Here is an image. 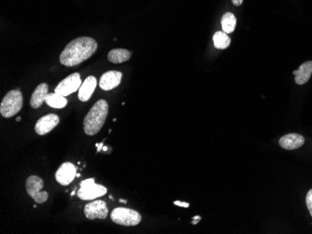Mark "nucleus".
Masks as SVG:
<instances>
[{
    "instance_id": "f257e3e1",
    "label": "nucleus",
    "mask_w": 312,
    "mask_h": 234,
    "mask_svg": "<svg viewBox=\"0 0 312 234\" xmlns=\"http://www.w3.org/2000/svg\"><path fill=\"white\" fill-rule=\"evenodd\" d=\"M97 50L96 41L89 37H81L70 41L60 54L63 66L76 67L89 59Z\"/></svg>"
},
{
    "instance_id": "f03ea898",
    "label": "nucleus",
    "mask_w": 312,
    "mask_h": 234,
    "mask_svg": "<svg viewBox=\"0 0 312 234\" xmlns=\"http://www.w3.org/2000/svg\"><path fill=\"white\" fill-rule=\"evenodd\" d=\"M109 113V104L104 99L97 101L83 121V130L87 135H95L103 127Z\"/></svg>"
},
{
    "instance_id": "7ed1b4c3",
    "label": "nucleus",
    "mask_w": 312,
    "mask_h": 234,
    "mask_svg": "<svg viewBox=\"0 0 312 234\" xmlns=\"http://www.w3.org/2000/svg\"><path fill=\"white\" fill-rule=\"evenodd\" d=\"M23 107V94L20 90L10 91L0 105V114L3 118H12L19 113Z\"/></svg>"
},
{
    "instance_id": "20e7f679",
    "label": "nucleus",
    "mask_w": 312,
    "mask_h": 234,
    "mask_svg": "<svg viewBox=\"0 0 312 234\" xmlns=\"http://www.w3.org/2000/svg\"><path fill=\"white\" fill-rule=\"evenodd\" d=\"M111 220L118 225L122 226H136L141 221V215L136 211L129 208H115L110 214Z\"/></svg>"
},
{
    "instance_id": "39448f33",
    "label": "nucleus",
    "mask_w": 312,
    "mask_h": 234,
    "mask_svg": "<svg viewBox=\"0 0 312 234\" xmlns=\"http://www.w3.org/2000/svg\"><path fill=\"white\" fill-rule=\"evenodd\" d=\"M107 193V188L96 184L94 178H89L82 181L81 187L78 190V197L83 201H92Z\"/></svg>"
},
{
    "instance_id": "423d86ee",
    "label": "nucleus",
    "mask_w": 312,
    "mask_h": 234,
    "mask_svg": "<svg viewBox=\"0 0 312 234\" xmlns=\"http://www.w3.org/2000/svg\"><path fill=\"white\" fill-rule=\"evenodd\" d=\"M44 187V182L37 175H30L26 182V189L28 195L34 200L35 202L43 203L47 201V191H41Z\"/></svg>"
},
{
    "instance_id": "0eeeda50",
    "label": "nucleus",
    "mask_w": 312,
    "mask_h": 234,
    "mask_svg": "<svg viewBox=\"0 0 312 234\" xmlns=\"http://www.w3.org/2000/svg\"><path fill=\"white\" fill-rule=\"evenodd\" d=\"M82 83V79H81L80 74H71L68 76V78L63 80L60 83H58L57 87L55 88V93L67 97L68 95L79 91Z\"/></svg>"
},
{
    "instance_id": "6e6552de",
    "label": "nucleus",
    "mask_w": 312,
    "mask_h": 234,
    "mask_svg": "<svg viewBox=\"0 0 312 234\" xmlns=\"http://www.w3.org/2000/svg\"><path fill=\"white\" fill-rule=\"evenodd\" d=\"M108 214L109 210L104 201H92L87 203L84 207V214L90 220H94L95 218L105 219Z\"/></svg>"
},
{
    "instance_id": "1a4fd4ad",
    "label": "nucleus",
    "mask_w": 312,
    "mask_h": 234,
    "mask_svg": "<svg viewBox=\"0 0 312 234\" xmlns=\"http://www.w3.org/2000/svg\"><path fill=\"white\" fill-rule=\"evenodd\" d=\"M77 176V169L71 162H64L55 173L56 181L62 186H68Z\"/></svg>"
},
{
    "instance_id": "9d476101",
    "label": "nucleus",
    "mask_w": 312,
    "mask_h": 234,
    "mask_svg": "<svg viewBox=\"0 0 312 234\" xmlns=\"http://www.w3.org/2000/svg\"><path fill=\"white\" fill-rule=\"evenodd\" d=\"M60 119L55 114H48L43 116L35 125V131L39 135H45L53 131L59 123Z\"/></svg>"
},
{
    "instance_id": "9b49d317",
    "label": "nucleus",
    "mask_w": 312,
    "mask_h": 234,
    "mask_svg": "<svg viewBox=\"0 0 312 234\" xmlns=\"http://www.w3.org/2000/svg\"><path fill=\"white\" fill-rule=\"evenodd\" d=\"M122 77V74L120 71H108L102 75L99 86L103 91L113 90L120 85Z\"/></svg>"
},
{
    "instance_id": "f8f14e48",
    "label": "nucleus",
    "mask_w": 312,
    "mask_h": 234,
    "mask_svg": "<svg viewBox=\"0 0 312 234\" xmlns=\"http://www.w3.org/2000/svg\"><path fill=\"white\" fill-rule=\"evenodd\" d=\"M279 146L286 150H293L302 147L305 144V138L298 134H288L279 139Z\"/></svg>"
},
{
    "instance_id": "ddd939ff",
    "label": "nucleus",
    "mask_w": 312,
    "mask_h": 234,
    "mask_svg": "<svg viewBox=\"0 0 312 234\" xmlns=\"http://www.w3.org/2000/svg\"><path fill=\"white\" fill-rule=\"evenodd\" d=\"M97 85V81L94 76H89L85 79L79 89L78 97L82 102H87L91 98V96L94 94L95 88Z\"/></svg>"
},
{
    "instance_id": "4468645a",
    "label": "nucleus",
    "mask_w": 312,
    "mask_h": 234,
    "mask_svg": "<svg viewBox=\"0 0 312 234\" xmlns=\"http://www.w3.org/2000/svg\"><path fill=\"white\" fill-rule=\"evenodd\" d=\"M48 91H49V87L46 83L40 84L35 89L34 93L32 94L31 99H30V106L33 108H39L41 107L43 102H45Z\"/></svg>"
},
{
    "instance_id": "2eb2a0df",
    "label": "nucleus",
    "mask_w": 312,
    "mask_h": 234,
    "mask_svg": "<svg viewBox=\"0 0 312 234\" xmlns=\"http://www.w3.org/2000/svg\"><path fill=\"white\" fill-rule=\"evenodd\" d=\"M312 75V61H307L302 64L295 75L294 81L298 85H303L309 81Z\"/></svg>"
},
{
    "instance_id": "dca6fc26",
    "label": "nucleus",
    "mask_w": 312,
    "mask_h": 234,
    "mask_svg": "<svg viewBox=\"0 0 312 234\" xmlns=\"http://www.w3.org/2000/svg\"><path fill=\"white\" fill-rule=\"evenodd\" d=\"M131 58V52L125 49H114L108 54V60L112 64H121Z\"/></svg>"
},
{
    "instance_id": "f3484780",
    "label": "nucleus",
    "mask_w": 312,
    "mask_h": 234,
    "mask_svg": "<svg viewBox=\"0 0 312 234\" xmlns=\"http://www.w3.org/2000/svg\"><path fill=\"white\" fill-rule=\"evenodd\" d=\"M45 103L49 107H53V108H63L68 105V100L61 94L54 93V94H47Z\"/></svg>"
},
{
    "instance_id": "a211bd4d",
    "label": "nucleus",
    "mask_w": 312,
    "mask_h": 234,
    "mask_svg": "<svg viewBox=\"0 0 312 234\" xmlns=\"http://www.w3.org/2000/svg\"><path fill=\"white\" fill-rule=\"evenodd\" d=\"M221 24H222V28H223V31L224 33H233L236 29V26H237V18L234 14H231V13H226L223 15Z\"/></svg>"
},
{
    "instance_id": "6ab92c4d",
    "label": "nucleus",
    "mask_w": 312,
    "mask_h": 234,
    "mask_svg": "<svg viewBox=\"0 0 312 234\" xmlns=\"http://www.w3.org/2000/svg\"><path fill=\"white\" fill-rule=\"evenodd\" d=\"M213 43L216 49L224 50L230 46L231 39L224 31H219L213 36Z\"/></svg>"
},
{
    "instance_id": "aec40b11",
    "label": "nucleus",
    "mask_w": 312,
    "mask_h": 234,
    "mask_svg": "<svg viewBox=\"0 0 312 234\" xmlns=\"http://www.w3.org/2000/svg\"><path fill=\"white\" fill-rule=\"evenodd\" d=\"M305 202H306V206L307 209L309 211V213L311 214L312 216V188L306 194V197H305Z\"/></svg>"
},
{
    "instance_id": "412c9836",
    "label": "nucleus",
    "mask_w": 312,
    "mask_h": 234,
    "mask_svg": "<svg viewBox=\"0 0 312 234\" xmlns=\"http://www.w3.org/2000/svg\"><path fill=\"white\" fill-rule=\"evenodd\" d=\"M174 204H175V205H178V206H182V207L186 208L189 207V205H190L188 202H184V201H174Z\"/></svg>"
},
{
    "instance_id": "4be33fe9",
    "label": "nucleus",
    "mask_w": 312,
    "mask_h": 234,
    "mask_svg": "<svg viewBox=\"0 0 312 234\" xmlns=\"http://www.w3.org/2000/svg\"><path fill=\"white\" fill-rule=\"evenodd\" d=\"M232 2H233V4L235 5V6H240L242 3H243V0H232Z\"/></svg>"
},
{
    "instance_id": "5701e85b",
    "label": "nucleus",
    "mask_w": 312,
    "mask_h": 234,
    "mask_svg": "<svg viewBox=\"0 0 312 234\" xmlns=\"http://www.w3.org/2000/svg\"><path fill=\"white\" fill-rule=\"evenodd\" d=\"M194 219H195V220L193 221V224H194V225H196V224L198 223V221L201 219V217H200V216H198V215H197V216H195V217H194Z\"/></svg>"
},
{
    "instance_id": "b1692460",
    "label": "nucleus",
    "mask_w": 312,
    "mask_h": 234,
    "mask_svg": "<svg viewBox=\"0 0 312 234\" xmlns=\"http://www.w3.org/2000/svg\"><path fill=\"white\" fill-rule=\"evenodd\" d=\"M96 147H98V148H97V152H99V151L101 150V147H103V143L99 144V145L97 144V145H96Z\"/></svg>"
},
{
    "instance_id": "393cba45",
    "label": "nucleus",
    "mask_w": 312,
    "mask_h": 234,
    "mask_svg": "<svg viewBox=\"0 0 312 234\" xmlns=\"http://www.w3.org/2000/svg\"><path fill=\"white\" fill-rule=\"evenodd\" d=\"M120 202H122V203H126L127 201H126V200H122V199H121V200H120Z\"/></svg>"
},
{
    "instance_id": "a878e982",
    "label": "nucleus",
    "mask_w": 312,
    "mask_h": 234,
    "mask_svg": "<svg viewBox=\"0 0 312 234\" xmlns=\"http://www.w3.org/2000/svg\"><path fill=\"white\" fill-rule=\"evenodd\" d=\"M292 73H293V75H296V73H297V70H294Z\"/></svg>"
},
{
    "instance_id": "bb28decb",
    "label": "nucleus",
    "mask_w": 312,
    "mask_h": 234,
    "mask_svg": "<svg viewBox=\"0 0 312 234\" xmlns=\"http://www.w3.org/2000/svg\"><path fill=\"white\" fill-rule=\"evenodd\" d=\"M20 120H21L20 117H18V118H17V119H16V121H20Z\"/></svg>"
},
{
    "instance_id": "cd10ccee",
    "label": "nucleus",
    "mask_w": 312,
    "mask_h": 234,
    "mask_svg": "<svg viewBox=\"0 0 312 234\" xmlns=\"http://www.w3.org/2000/svg\"><path fill=\"white\" fill-rule=\"evenodd\" d=\"M75 191H72V193H71V196H74Z\"/></svg>"
}]
</instances>
